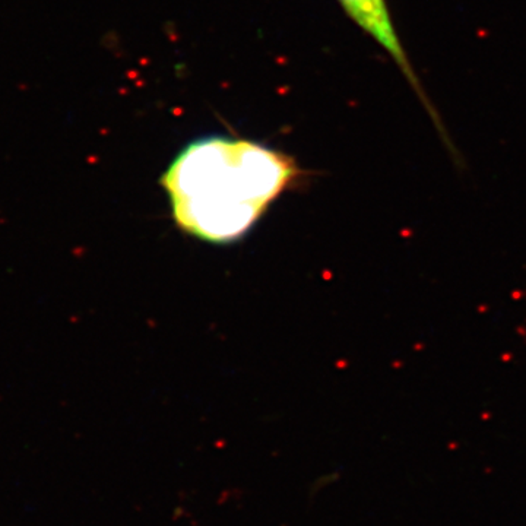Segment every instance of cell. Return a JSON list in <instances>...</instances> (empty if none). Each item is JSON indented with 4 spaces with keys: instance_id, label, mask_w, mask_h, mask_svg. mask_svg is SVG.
<instances>
[{
    "instance_id": "cell-1",
    "label": "cell",
    "mask_w": 526,
    "mask_h": 526,
    "mask_svg": "<svg viewBox=\"0 0 526 526\" xmlns=\"http://www.w3.org/2000/svg\"><path fill=\"white\" fill-rule=\"evenodd\" d=\"M303 177L291 155L257 141L211 135L187 143L161 176L180 231L212 244L240 240Z\"/></svg>"
},
{
    "instance_id": "cell-2",
    "label": "cell",
    "mask_w": 526,
    "mask_h": 526,
    "mask_svg": "<svg viewBox=\"0 0 526 526\" xmlns=\"http://www.w3.org/2000/svg\"><path fill=\"white\" fill-rule=\"evenodd\" d=\"M338 1L343 12L352 19V22L357 24L367 35H370L398 66V69L408 81L409 87L421 101V105L433 120L434 127L440 139L443 141L444 146L447 148L450 156L453 158V161H456V164H459L461 155L455 148L437 108L434 107L430 96L426 93L423 82L420 81L412 63L403 48L399 34L395 28L387 1L386 0H338Z\"/></svg>"
}]
</instances>
